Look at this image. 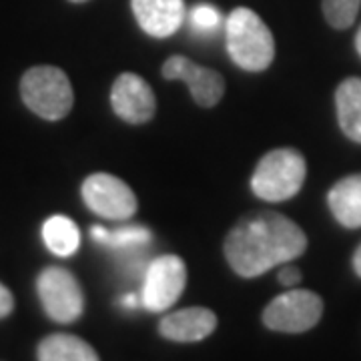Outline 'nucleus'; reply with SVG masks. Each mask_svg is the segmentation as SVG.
I'll return each mask as SVG.
<instances>
[{"mask_svg":"<svg viewBox=\"0 0 361 361\" xmlns=\"http://www.w3.org/2000/svg\"><path fill=\"white\" fill-rule=\"evenodd\" d=\"M42 239L51 253L59 257H71L78 251L80 231L73 219L65 215H52L42 225Z\"/></svg>","mask_w":361,"mask_h":361,"instance_id":"dca6fc26","label":"nucleus"},{"mask_svg":"<svg viewBox=\"0 0 361 361\" xmlns=\"http://www.w3.org/2000/svg\"><path fill=\"white\" fill-rule=\"evenodd\" d=\"M337 118L351 141L361 142V78H345L336 92Z\"/></svg>","mask_w":361,"mask_h":361,"instance_id":"2eb2a0df","label":"nucleus"},{"mask_svg":"<svg viewBox=\"0 0 361 361\" xmlns=\"http://www.w3.org/2000/svg\"><path fill=\"white\" fill-rule=\"evenodd\" d=\"M323 14L334 28H349L360 13L361 0H323Z\"/></svg>","mask_w":361,"mask_h":361,"instance_id":"a211bd4d","label":"nucleus"},{"mask_svg":"<svg viewBox=\"0 0 361 361\" xmlns=\"http://www.w3.org/2000/svg\"><path fill=\"white\" fill-rule=\"evenodd\" d=\"M20 97L35 115L47 121L65 118L75 103L66 73L51 65L32 66L26 71L20 78Z\"/></svg>","mask_w":361,"mask_h":361,"instance_id":"20e7f679","label":"nucleus"},{"mask_svg":"<svg viewBox=\"0 0 361 361\" xmlns=\"http://www.w3.org/2000/svg\"><path fill=\"white\" fill-rule=\"evenodd\" d=\"M82 201L92 213L111 221L130 219L137 213V197L123 179L109 173H94L82 183Z\"/></svg>","mask_w":361,"mask_h":361,"instance_id":"6e6552de","label":"nucleus"},{"mask_svg":"<svg viewBox=\"0 0 361 361\" xmlns=\"http://www.w3.org/2000/svg\"><path fill=\"white\" fill-rule=\"evenodd\" d=\"M305 249L307 237L303 229L295 221L271 211L245 215L223 243L231 269L245 279L259 277L275 265L301 257Z\"/></svg>","mask_w":361,"mask_h":361,"instance_id":"f257e3e1","label":"nucleus"},{"mask_svg":"<svg viewBox=\"0 0 361 361\" xmlns=\"http://www.w3.org/2000/svg\"><path fill=\"white\" fill-rule=\"evenodd\" d=\"M355 49H357V52H360L361 56V28L357 30V37H355Z\"/></svg>","mask_w":361,"mask_h":361,"instance_id":"b1692460","label":"nucleus"},{"mask_svg":"<svg viewBox=\"0 0 361 361\" xmlns=\"http://www.w3.org/2000/svg\"><path fill=\"white\" fill-rule=\"evenodd\" d=\"M187 285L185 261L177 255H161L145 269L141 301L142 307L153 313L171 310Z\"/></svg>","mask_w":361,"mask_h":361,"instance_id":"0eeeda50","label":"nucleus"},{"mask_svg":"<svg viewBox=\"0 0 361 361\" xmlns=\"http://www.w3.org/2000/svg\"><path fill=\"white\" fill-rule=\"evenodd\" d=\"M277 279H279V283L285 285V287H295L299 281H301V271L297 269L295 265H289V263H285L281 271H279V275H277Z\"/></svg>","mask_w":361,"mask_h":361,"instance_id":"aec40b11","label":"nucleus"},{"mask_svg":"<svg viewBox=\"0 0 361 361\" xmlns=\"http://www.w3.org/2000/svg\"><path fill=\"white\" fill-rule=\"evenodd\" d=\"M111 104L116 116L130 125L149 123L157 111L155 92L145 78L135 73H123L116 77L111 90Z\"/></svg>","mask_w":361,"mask_h":361,"instance_id":"9d476101","label":"nucleus"},{"mask_svg":"<svg viewBox=\"0 0 361 361\" xmlns=\"http://www.w3.org/2000/svg\"><path fill=\"white\" fill-rule=\"evenodd\" d=\"M225 40L233 63L249 71L261 73L275 59V39L269 26L255 11L239 6L225 20Z\"/></svg>","mask_w":361,"mask_h":361,"instance_id":"f03ea898","label":"nucleus"},{"mask_svg":"<svg viewBox=\"0 0 361 361\" xmlns=\"http://www.w3.org/2000/svg\"><path fill=\"white\" fill-rule=\"evenodd\" d=\"M130 6L139 26L155 39L175 35L187 14L183 0H130Z\"/></svg>","mask_w":361,"mask_h":361,"instance_id":"f8f14e48","label":"nucleus"},{"mask_svg":"<svg viewBox=\"0 0 361 361\" xmlns=\"http://www.w3.org/2000/svg\"><path fill=\"white\" fill-rule=\"evenodd\" d=\"M68 2H73V4H82V2H87V0H68Z\"/></svg>","mask_w":361,"mask_h":361,"instance_id":"393cba45","label":"nucleus"},{"mask_svg":"<svg viewBox=\"0 0 361 361\" xmlns=\"http://www.w3.org/2000/svg\"><path fill=\"white\" fill-rule=\"evenodd\" d=\"M217 327V315L207 307H187V310L167 313L159 322V334L177 343L203 341Z\"/></svg>","mask_w":361,"mask_h":361,"instance_id":"9b49d317","label":"nucleus"},{"mask_svg":"<svg viewBox=\"0 0 361 361\" xmlns=\"http://www.w3.org/2000/svg\"><path fill=\"white\" fill-rule=\"evenodd\" d=\"M191 26L199 32H213L221 25V13L211 4H197L189 14Z\"/></svg>","mask_w":361,"mask_h":361,"instance_id":"6ab92c4d","label":"nucleus"},{"mask_svg":"<svg viewBox=\"0 0 361 361\" xmlns=\"http://www.w3.org/2000/svg\"><path fill=\"white\" fill-rule=\"evenodd\" d=\"M14 310V297L6 285L0 283V319L8 317Z\"/></svg>","mask_w":361,"mask_h":361,"instance_id":"412c9836","label":"nucleus"},{"mask_svg":"<svg viewBox=\"0 0 361 361\" xmlns=\"http://www.w3.org/2000/svg\"><path fill=\"white\" fill-rule=\"evenodd\" d=\"M163 77L169 80H183L191 90L195 103L201 106H215L225 94V80L217 71L189 61L187 56L175 54L165 61Z\"/></svg>","mask_w":361,"mask_h":361,"instance_id":"1a4fd4ad","label":"nucleus"},{"mask_svg":"<svg viewBox=\"0 0 361 361\" xmlns=\"http://www.w3.org/2000/svg\"><path fill=\"white\" fill-rule=\"evenodd\" d=\"M323 315V301L310 289H291L277 295L263 311V323L271 331L303 334L313 329Z\"/></svg>","mask_w":361,"mask_h":361,"instance_id":"39448f33","label":"nucleus"},{"mask_svg":"<svg viewBox=\"0 0 361 361\" xmlns=\"http://www.w3.org/2000/svg\"><path fill=\"white\" fill-rule=\"evenodd\" d=\"M39 361H101L99 353L85 339L71 334L44 337L37 349Z\"/></svg>","mask_w":361,"mask_h":361,"instance_id":"4468645a","label":"nucleus"},{"mask_svg":"<svg viewBox=\"0 0 361 361\" xmlns=\"http://www.w3.org/2000/svg\"><path fill=\"white\" fill-rule=\"evenodd\" d=\"M353 269H355V273L361 277V245L357 247V251H355V255H353Z\"/></svg>","mask_w":361,"mask_h":361,"instance_id":"5701e85b","label":"nucleus"},{"mask_svg":"<svg viewBox=\"0 0 361 361\" xmlns=\"http://www.w3.org/2000/svg\"><path fill=\"white\" fill-rule=\"evenodd\" d=\"M37 291L44 313L56 323H75L85 310V295L77 277L65 267L51 265L40 271Z\"/></svg>","mask_w":361,"mask_h":361,"instance_id":"423d86ee","label":"nucleus"},{"mask_svg":"<svg viewBox=\"0 0 361 361\" xmlns=\"http://www.w3.org/2000/svg\"><path fill=\"white\" fill-rule=\"evenodd\" d=\"M123 305H125V307H129V310H135L137 305H142V301H141V297H137V295H125L123 297Z\"/></svg>","mask_w":361,"mask_h":361,"instance_id":"4be33fe9","label":"nucleus"},{"mask_svg":"<svg viewBox=\"0 0 361 361\" xmlns=\"http://www.w3.org/2000/svg\"><path fill=\"white\" fill-rule=\"evenodd\" d=\"M305 175L307 163L297 149H275L259 161L251 177V189L263 201L281 203L301 191Z\"/></svg>","mask_w":361,"mask_h":361,"instance_id":"7ed1b4c3","label":"nucleus"},{"mask_svg":"<svg viewBox=\"0 0 361 361\" xmlns=\"http://www.w3.org/2000/svg\"><path fill=\"white\" fill-rule=\"evenodd\" d=\"M90 237L104 247H113V249H121V251H133V249H141V247L149 245L153 235L147 227H139V225H133V227H121L115 231H109L104 227H90Z\"/></svg>","mask_w":361,"mask_h":361,"instance_id":"f3484780","label":"nucleus"},{"mask_svg":"<svg viewBox=\"0 0 361 361\" xmlns=\"http://www.w3.org/2000/svg\"><path fill=\"white\" fill-rule=\"evenodd\" d=\"M327 203L343 227H361V173L337 180L327 195Z\"/></svg>","mask_w":361,"mask_h":361,"instance_id":"ddd939ff","label":"nucleus"}]
</instances>
